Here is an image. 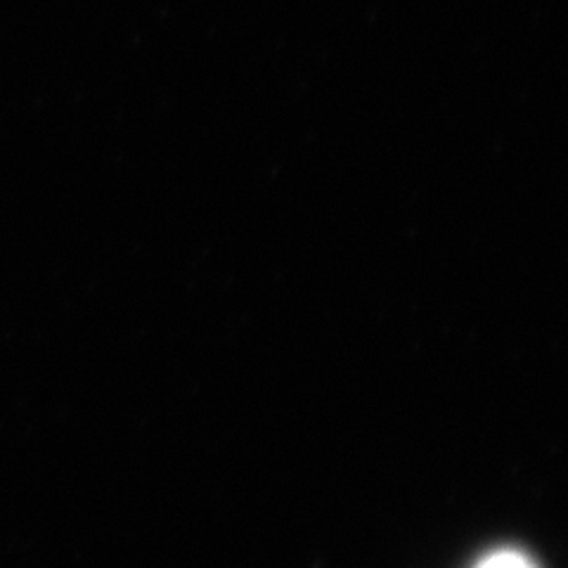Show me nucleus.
<instances>
[{
    "instance_id": "1",
    "label": "nucleus",
    "mask_w": 568,
    "mask_h": 568,
    "mask_svg": "<svg viewBox=\"0 0 568 568\" xmlns=\"http://www.w3.org/2000/svg\"><path fill=\"white\" fill-rule=\"evenodd\" d=\"M478 568H532L524 557L511 555V552H500L490 559H486Z\"/></svg>"
}]
</instances>
